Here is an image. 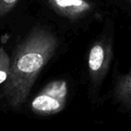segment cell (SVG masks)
<instances>
[{"label": "cell", "instance_id": "obj_1", "mask_svg": "<svg viewBox=\"0 0 131 131\" xmlns=\"http://www.w3.org/2000/svg\"><path fill=\"white\" fill-rule=\"evenodd\" d=\"M58 48V37L44 26L31 29L16 46L3 91V98L12 109L19 110L25 103L35 81Z\"/></svg>", "mask_w": 131, "mask_h": 131}, {"label": "cell", "instance_id": "obj_2", "mask_svg": "<svg viewBox=\"0 0 131 131\" xmlns=\"http://www.w3.org/2000/svg\"><path fill=\"white\" fill-rule=\"evenodd\" d=\"M68 91L67 80L57 79L51 81L31 100V111L41 117L52 116L61 112L68 102Z\"/></svg>", "mask_w": 131, "mask_h": 131}, {"label": "cell", "instance_id": "obj_3", "mask_svg": "<svg viewBox=\"0 0 131 131\" xmlns=\"http://www.w3.org/2000/svg\"><path fill=\"white\" fill-rule=\"evenodd\" d=\"M112 42L109 38L95 40L89 49L87 58L88 75L93 89L102 84L112 59Z\"/></svg>", "mask_w": 131, "mask_h": 131}, {"label": "cell", "instance_id": "obj_4", "mask_svg": "<svg viewBox=\"0 0 131 131\" xmlns=\"http://www.w3.org/2000/svg\"><path fill=\"white\" fill-rule=\"evenodd\" d=\"M46 2L55 13L70 21L85 18L94 8L89 0H46Z\"/></svg>", "mask_w": 131, "mask_h": 131}, {"label": "cell", "instance_id": "obj_5", "mask_svg": "<svg viewBox=\"0 0 131 131\" xmlns=\"http://www.w3.org/2000/svg\"><path fill=\"white\" fill-rule=\"evenodd\" d=\"M112 95L117 103L131 111V66L125 75L118 77L116 80Z\"/></svg>", "mask_w": 131, "mask_h": 131}, {"label": "cell", "instance_id": "obj_6", "mask_svg": "<svg viewBox=\"0 0 131 131\" xmlns=\"http://www.w3.org/2000/svg\"><path fill=\"white\" fill-rule=\"evenodd\" d=\"M11 58L3 46H0V100L3 98V91L10 72Z\"/></svg>", "mask_w": 131, "mask_h": 131}, {"label": "cell", "instance_id": "obj_7", "mask_svg": "<svg viewBox=\"0 0 131 131\" xmlns=\"http://www.w3.org/2000/svg\"><path fill=\"white\" fill-rule=\"evenodd\" d=\"M18 2L19 0H0V18L7 15Z\"/></svg>", "mask_w": 131, "mask_h": 131}, {"label": "cell", "instance_id": "obj_8", "mask_svg": "<svg viewBox=\"0 0 131 131\" xmlns=\"http://www.w3.org/2000/svg\"><path fill=\"white\" fill-rule=\"evenodd\" d=\"M127 2H128L129 4H130V6H131V0H127Z\"/></svg>", "mask_w": 131, "mask_h": 131}]
</instances>
